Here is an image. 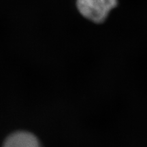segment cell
Listing matches in <instances>:
<instances>
[{
    "mask_svg": "<svg viewBox=\"0 0 147 147\" xmlns=\"http://www.w3.org/2000/svg\"><path fill=\"white\" fill-rule=\"evenodd\" d=\"M118 0H77L76 6L80 14L93 23H102L111 10L117 7Z\"/></svg>",
    "mask_w": 147,
    "mask_h": 147,
    "instance_id": "cell-1",
    "label": "cell"
},
{
    "mask_svg": "<svg viewBox=\"0 0 147 147\" xmlns=\"http://www.w3.org/2000/svg\"><path fill=\"white\" fill-rule=\"evenodd\" d=\"M1 147H43L38 138L30 131H16L5 138Z\"/></svg>",
    "mask_w": 147,
    "mask_h": 147,
    "instance_id": "cell-2",
    "label": "cell"
}]
</instances>
